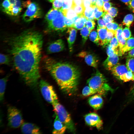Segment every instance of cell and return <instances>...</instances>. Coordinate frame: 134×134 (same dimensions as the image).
I'll return each instance as SVG.
<instances>
[{
    "instance_id": "44dd1931",
    "label": "cell",
    "mask_w": 134,
    "mask_h": 134,
    "mask_svg": "<svg viewBox=\"0 0 134 134\" xmlns=\"http://www.w3.org/2000/svg\"><path fill=\"white\" fill-rule=\"evenodd\" d=\"M134 48V37H131L126 40L125 45L120 52L119 56H121L125 52Z\"/></svg>"
},
{
    "instance_id": "8d00e7d4",
    "label": "cell",
    "mask_w": 134,
    "mask_h": 134,
    "mask_svg": "<svg viewBox=\"0 0 134 134\" xmlns=\"http://www.w3.org/2000/svg\"><path fill=\"white\" fill-rule=\"evenodd\" d=\"M64 0H54L53 2V8L58 10H62Z\"/></svg>"
},
{
    "instance_id": "484cf974",
    "label": "cell",
    "mask_w": 134,
    "mask_h": 134,
    "mask_svg": "<svg viewBox=\"0 0 134 134\" xmlns=\"http://www.w3.org/2000/svg\"><path fill=\"white\" fill-rule=\"evenodd\" d=\"M62 11L64 16L69 19H73L77 16V14L72 8L62 10Z\"/></svg>"
},
{
    "instance_id": "83f0119b",
    "label": "cell",
    "mask_w": 134,
    "mask_h": 134,
    "mask_svg": "<svg viewBox=\"0 0 134 134\" xmlns=\"http://www.w3.org/2000/svg\"><path fill=\"white\" fill-rule=\"evenodd\" d=\"M82 94L84 96H88L97 94V93L95 90L89 86H86L83 89Z\"/></svg>"
},
{
    "instance_id": "f546056e",
    "label": "cell",
    "mask_w": 134,
    "mask_h": 134,
    "mask_svg": "<svg viewBox=\"0 0 134 134\" xmlns=\"http://www.w3.org/2000/svg\"><path fill=\"white\" fill-rule=\"evenodd\" d=\"M90 40L97 45H99V38L98 32L95 30L92 31L89 35Z\"/></svg>"
},
{
    "instance_id": "681fc988",
    "label": "cell",
    "mask_w": 134,
    "mask_h": 134,
    "mask_svg": "<svg viewBox=\"0 0 134 134\" xmlns=\"http://www.w3.org/2000/svg\"><path fill=\"white\" fill-rule=\"evenodd\" d=\"M103 1L102 0H96L95 4L100 10L103 11Z\"/></svg>"
},
{
    "instance_id": "6da1fadb",
    "label": "cell",
    "mask_w": 134,
    "mask_h": 134,
    "mask_svg": "<svg viewBox=\"0 0 134 134\" xmlns=\"http://www.w3.org/2000/svg\"><path fill=\"white\" fill-rule=\"evenodd\" d=\"M7 51L14 67L25 83L36 87L40 77V63L41 57L43 36L32 29L5 38Z\"/></svg>"
},
{
    "instance_id": "836d02e7",
    "label": "cell",
    "mask_w": 134,
    "mask_h": 134,
    "mask_svg": "<svg viewBox=\"0 0 134 134\" xmlns=\"http://www.w3.org/2000/svg\"><path fill=\"white\" fill-rule=\"evenodd\" d=\"M106 53L108 57H111L115 54L119 56V49H115L110 46L109 44L107 45L106 49Z\"/></svg>"
},
{
    "instance_id": "ac0fdd59",
    "label": "cell",
    "mask_w": 134,
    "mask_h": 134,
    "mask_svg": "<svg viewBox=\"0 0 134 134\" xmlns=\"http://www.w3.org/2000/svg\"><path fill=\"white\" fill-rule=\"evenodd\" d=\"M97 30L99 38V44L104 47L107 34V28H101L98 26Z\"/></svg>"
},
{
    "instance_id": "5bb4252c",
    "label": "cell",
    "mask_w": 134,
    "mask_h": 134,
    "mask_svg": "<svg viewBox=\"0 0 134 134\" xmlns=\"http://www.w3.org/2000/svg\"><path fill=\"white\" fill-rule=\"evenodd\" d=\"M68 34L67 38L69 50L72 52L73 50V45L75 40L77 30L73 27H68L67 32Z\"/></svg>"
},
{
    "instance_id": "8fae6325",
    "label": "cell",
    "mask_w": 134,
    "mask_h": 134,
    "mask_svg": "<svg viewBox=\"0 0 134 134\" xmlns=\"http://www.w3.org/2000/svg\"><path fill=\"white\" fill-rule=\"evenodd\" d=\"M65 48L64 41L59 39L50 43L47 48V52L48 54L58 52L64 50Z\"/></svg>"
},
{
    "instance_id": "e575fe53",
    "label": "cell",
    "mask_w": 134,
    "mask_h": 134,
    "mask_svg": "<svg viewBox=\"0 0 134 134\" xmlns=\"http://www.w3.org/2000/svg\"><path fill=\"white\" fill-rule=\"evenodd\" d=\"M72 8L74 10L77 15L83 14L85 8L83 5H76L73 4Z\"/></svg>"
},
{
    "instance_id": "ba28073f",
    "label": "cell",
    "mask_w": 134,
    "mask_h": 134,
    "mask_svg": "<svg viewBox=\"0 0 134 134\" xmlns=\"http://www.w3.org/2000/svg\"><path fill=\"white\" fill-rule=\"evenodd\" d=\"M67 28L64 21V15L62 10H59L58 15L52 21L48 23V29L49 31L63 32Z\"/></svg>"
},
{
    "instance_id": "cb8c5ba5",
    "label": "cell",
    "mask_w": 134,
    "mask_h": 134,
    "mask_svg": "<svg viewBox=\"0 0 134 134\" xmlns=\"http://www.w3.org/2000/svg\"><path fill=\"white\" fill-rule=\"evenodd\" d=\"M83 15L88 20H95L94 17V10L92 5L85 8Z\"/></svg>"
},
{
    "instance_id": "f6af8a7d",
    "label": "cell",
    "mask_w": 134,
    "mask_h": 134,
    "mask_svg": "<svg viewBox=\"0 0 134 134\" xmlns=\"http://www.w3.org/2000/svg\"><path fill=\"white\" fill-rule=\"evenodd\" d=\"M95 24L94 20H88L86 23L85 26L91 31L94 29Z\"/></svg>"
},
{
    "instance_id": "3957f363",
    "label": "cell",
    "mask_w": 134,
    "mask_h": 134,
    "mask_svg": "<svg viewBox=\"0 0 134 134\" xmlns=\"http://www.w3.org/2000/svg\"><path fill=\"white\" fill-rule=\"evenodd\" d=\"M107 82L105 77L98 70H97L87 81L88 86L95 90L97 94L100 95L103 94L108 91H113Z\"/></svg>"
},
{
    "instance_id": "9f6ffc18",
    "label": "cell",
    "mask_w": 134,
    "mask_h": 134,
    "mask_svg": "<svg viewBox=\"0 0 134 134\" xmlns=\"http://www.w3.org/2000/svg\"><path fill=\"white\" fill-rule=\"evenodd\" d=\"M9 0L12 7L15 6L16 3V0Z\"/></svg>"
},
{
    "instance_id": "52a82bcc",
    "label": "cell",
    "mask_w": 134,
    "mask_h": 134,
    "mask_svg": "<svg viewBox=\"0 0 134 134\" xmlns=\"http://www.w3.org/2000/svg\"><path fill=\"white\" fill-rule=\"evenodd\" d=\"M7 119L9 126L13 128L20 127L24 123L20 111L16 107L8 106L7 109Z\"/></svg>"
},
{
    "instance_id": "be15d7a7",
    "label": "cell",
    "mask_w": 134,
    "mask_h": 134,
    "mask_svg": "<svg viewBox=\"0 0 134 134\" xmlns=\"http://www.w3.org/2000/svg\"><path fill=\"white\" fill-rule=\"evenodd\" d=\"M51 2H53L54 0H48Z\"/></svg>"
},
{
    "instance_id": "94428289",
    "label": "cell",
    "mask_w": 134,
    "mask_h": 134,
    "mask_svg": "<svg viewBox=\"0 0 134 134\" xmlns=\"http://www.w3.org/2000/svg\"><path fill=\"white\" fill-rule=\"evenodd\" d=\"M96 0H91V3L92 5H96L95 3Z\"/></svg>"
},
{
    "instance_id": "6f0895ef",
    "label": "cell",
    "mask_w": 134,
    "mask_h": 134,
    "mask_svg": "<svg viewBox=\"0 0 134 134\" xmlns=\"http://www.w3.org/2000/svg\"><path fill=\"white\" fill-rule=\"evenodd\" d=\"M121 1L124 3L125 4L128 6L129 2L132 0H120Z\"/></svg>"
},
{
    "instance_id": "d590c367",
    "label": "cell",
    "mask_w": 134,
    "mask_h": 134,
    "mask_svg": "<svg viewBox=\"0 0 134 134\" xmlns=\"http://www.w3.org/2000/svg\"><path fill=\"white\" fill-rule=\"evenodd\" d=\"M92 5L94 10V17L95 20H98L102 16L103 12V11L100 10L96 5Z\"/></svg>"
},
{
    "instance_id": "4dcf8cb0",
    "label": "cell",
    "mask_w": 134,
    "mask_h": 134,
    "mask_svg": "<svg viewBox=\"0 0 134 134\" xmlns=\"http://www.w3.org/2000/svg\"><path fill=\"white\" fill-rule=\"evenodd\" d=\"M134 73L128 70L123 75L120 76L119 79L127 82L133 80Z\"/></svg>"
},
{
    "instance_id": "7a4b0ae2",
    "label": "cell",
    "mask_w": 134,
    "mask_h": 134,
    "mask_svg": "<svg viewBox=\"0 0 134 134\" xmlns=\"http://www.w3.org/2000/svg\"><path fill=\"white\" fill-rule=\"evenodd\" d=\"M43 61L45 68L62 91L69 94L75 91L80 75L77 67L68 63L58 62L48 57L45 58Z\"/></svg>"
},
{
    "instance_id": "8992f818",
    "label": "cell",
    "mask_w": 134,
    "mask_h": 134,
    "mask_svg": "<svg viewBox=\"0 0 134 134\" xmlns=\"http://www.w3.org/2000/svg\"><path fill=\"white\" fill-rule=\"evenodd\" d=\"M23 5L27 7L23 15L24 20L29 22L35 19L40 18L42 16V11L38 4L35 2L28 1L23 3Z\"/></svg>"
},
{
    "instance_id": "4316f807",
    "label": "cell",
    "mask_w": 134,
    "mask_h": 134,
    "mask_svg": "<svg viewBox=\"0 0 134 134\" xmlns=\"http://www.w3.org/2000/svg\"><path fill=\"white\" fill-rule=\"evenodd\" d=\"M134 19V15L132 14H129L124 17L122 22L123 25L129 27L133 22Z\"/></svg>"
},
{
    "instance_id": "ffe728a7",
    "label": "cell",
    "mask_w": 134,
    "mask_h": 134,
    "mask_svg": "<svg viewBox=\"0 0 134 134\" xmlns=\"http://www.w3.org/2000/svg\"><path fill=\"white\" fill-rule=\"evenodd\" d=\"M74 19V28L78 30L82 29L85 25L87 20L83 14L77 15Z\"/></svg>"
},
{
    "instance_id": "f1b7e54d",
    "label": "cell",
    "mask_w": 134,
    "mask_h": 134,
    "mask_svg": "<svg viewBox=\"0 0 134 134\" xmlns=\"http://www.w3.org/2000/svg\"><path fill=\"white\" fill-rule=\"evenodd\" d=\"M22 9L21 7L15 6L5 11L4 12L10 15L16 16L21 12Z\"/></svg>"
},
{
    "instance_id": "91938a15",
    "label": "cell",
    "mask_w": 134,
    "mask_h": 134,
    "mask_svg": "<svg viewBox=\"0 0 134 134\" xmlns=\"http://www.w3.org/2000/svg\"><path fill=\"white\" fill-rule=\"evenodd\" d=\"M131 94L132 97L134 99V85L131 91Z\"/></svg>"
},
{
    "instance_id": "c3c4849f",
    "label": "cell",
    "mask_w": 134,
    "mask_h": 134,
    "mask_svg": "<svg viewBox=\"0 0 134 134\" xmlns=\"http://www.w3.org/2000/svg\"><path fill=\"white\" fill-rule=\"evenodd\" d=\"M97 23L98 26L101 28H105L106 27V24L102 18H100L98 20Z\"/></svg>"
},
{
    "instance_id": "9a60e30c",
    "label": "cell",
    "mask_w": 134,
    "mask_h": 134,
    "mask_svg": "<svg viewBox=\"0 0 134 134\" xmlns=\"http://www.w3.org/2000/svg\"><path fill=\"white\" fill-rule=\"evenodd\" d=\"M56 116L54 122V129L52 131V133L56 134H63L67 129V127L59 120L56 115Z\"/></svg>"
},
{
    "instance_id": "7dc6e473",
    "label": "cell",
    "mask_w": 134,
    "mask_h": 134,
    "mask_svg": "<svg viewBox=\"0 0 134 134\" xmlns=\"http://www.w3.org/2000/svg\"><path fill=\"white\" fill-rule=\"evenodd\" d=\"M112 5L113 4L111 2H104L103 6V11H107Z\"/></svg>"
},
{
    "instance_id": "9c48e42d",
    "label": "cell",
    "mask_w": 134,
    "mask_h": 134,
    "mask_svg": "<svg viewBox=\"0 0 134 134\" xmlns=\"http://www.w3.org/2000/svg\"><path fill=\"white\" fill-rule=\"evenodd\" d=\"M86 123L88 125L96 127L100 129L103 125V122L100 117L95 113H91L86 114L84 117Z\"/></svg>"
},
{
    "instance_id": "60d3db41",
    "label": "cell",
    "mask_w": 134,
    "mask_h": 134,
    "mask_svg": "<svg viewBox=\"0 0 134 134\" xmlns=\"http://www.w3.org/2000/svg\"><path fill=\"white\" fill-rule=\"evenodd\" d=\"M109 44L111 47L114 49H118V48L119 46L118 41L115 35L111 40L109 42Z\"/></svg>"
},
{
    "instance_id": "11a10c76",
    "label": "cell",
    "mask_w": 134,
    "mask_h": 134,
    "mask_svg": "<svg viewBox=\"0 0 134 134\" xmlns=\"http://www.w3.org/2000/svg\"><path fill=\"white\" fill-rule=\"evenodd\" d=\"M134 57V48L130 50L128 53L127 57L128 58Z\"/></svg>"
},
{
    "instance_id": "5b68a950",
    "label": "cell",
    "mask_w": 134,
    "mask_h": 134,
    "mask_svg": "<svg viewBox=\"0 0 134 134\" xmlns=\"http://www.w3.org/2000/svg\"><path fill=\"white\" fill-rule=\"evenodd\" d=\"M39 86L41 94L45 100L52 104L58 101L57 96L53 87L43 80H41Z\"/></svg>"
},
{
    "instance_id": "ab89813d",
    "label": "cell",
    "mask_w": 134,
    "mask_h": 134,
    "mask_svg": "<svg viewBox=\"0 0 134 134\" xmlns=\"http://www.w3.org/2000/svg\"><path fill=\"white\" fill-rule=\"evenodd\" d=\"M122 35L123 37L127 40L130 37L131 35V32L129 27H126L123 30Z\"/></svg>"
},
{
    "instance_id": "b9f144b4",
    "label": "cell",
    "mask_w": 134,
    "mask_h": 134,
    "mask_svg": "<svg viewBox=\"0 0 134 134\" xmlns=\"http://www.w3.org/2000/svg\"><path fill=\"white\" fill-rule=\"evenodd\" d=\"M73 0H64L62 10L72 8Z\"/></svg>"
},
{
    "instance_id": "603a6c76",
    "label": "cell",
    "mask_w": 134,
    "mask_h": 134,
    "mask_svg": "<svg viewBox=\"0 0 134 134\" xmlns=\"http://www.w3.org/2000/svg\"><path fill=\"white\" fill-rule=\"evenodd\" d=\"M59 10L52 8L50 9L46 15L45 19L48 23L55 19L57 16Z\"/></svg>"
},
{
    "instance_id": "7c38bea8",
    "label": "cell",
    "mask_w": 134,
    "mask_h": 134,
    "mask_svg": "<svg viewBox=\"0 0 134 134\" xmlns=\"http://www.w3.org/2000/svg\"><path fill=\"white\" fill-rule=\"evenodd\" d=\"M21 130L24 134H41L39 128L35 125L30 123H24L21 126Z\"/></svg>"
},
{
    "instance_id": "680465c9",
    "label": "cell",
    "mask_w": 134,
    "mask_h": 134,
    "mask_svg": "<svg viewBox=\"0 0 134 134\" xmlns=\"http://www.w3.org/2000/svg\"><path fill=\"white\" fill-rule=\"evenodd\" d=\"M21 3L19 0H16V3L15 6L21 7Z\"/></svg>"
},
{
    "instance_id": "e7e4bbea",
    "label": "cell",
    "mask_w": 134,
    "mask_h": 134,
    "mask_svg": "<svg viewBox=\"0 0 134 134\" xmlns=\"http://www.w3.org/2000/svg\"><path fill=\"white\" fill-rule=\"evenodd\" d=\"M88 0L90 1L91 2V0Z\"/></svg>"
},
{
    "instance_id": "d4e9b609",
    "label": "cell",
    "mask_w": 134,
    "mask_h": 134,
    "mask_svg": "<svg viewBox=\"0 0 134 134\" xmlns=\"http://www.w3.org/2000/svg\"><path fill=\"white\" fill-rule=\"evenodd\" d=\"M91 31L85 25L81 29L80 33L82 38L83 44H84L88 39Z\"/></svg>"
},
{
    "instance_id": "7402d4cb",
    "label": "cell",
    "mask_w": 134,
    "mask_h": 134,
    "mask_svg": "<svg viewBox=\"0 0 134 134\" xmlns=\"http://www.w3.org/2000/svg\"><path fill=\"white\" fill-rule=\"evenodd\" d=\"M9 76H7L1 79L0 81V100L2 101L4 98L6 83Z\"/></svg>"
},
{
    "instance_id": "d6a6232c",
    "label": "cell",
    "mask_w": 134,
    "mask_h": 134,
    "mask_svg": "<svg viewBox=\"0 0 134 134\" xmlns=\"http://www.w3.org/2000/svg\"><path fill=\"white\" fill-rule=\"evenodd\" d=\"M0 64H4L9 65L11 62L10 57L8 55L2 54H0Z\"/></svg>"
},
{
    "instance_id": "4fadbf2b",
    "label": "cell",
    "mask_w": 134,
    "mask_h": 134,
    "mask_svg": "<svg viewBox=\"0 0 134 134\" xmlns=\"http://www.w3.org/2000/svg\"><path fill=\"white\" fill-rule=\"evenodd\" d=\"M90 105L96 110L100 108L103 103V99L100 95L96 94L92 95L88 99Z\"/></svg>"
},
{
    "instance_id": "277c9868",
    "label": "cell",
    "mask_w": 134,
    "mask_h": 134,
    "mask_svg": "<svg viewBox=\"0 0 134 134\" xmlns=\"http://www.w3.org/2000/svg\"><path fill=\"white\" fill-rule=\"evenodd\" d=\"M54 111L59 120L70 131L74 132L75 128L70 116L64 107L58 101L52 104Z\"/></svg>"
},
{
    "instance_id": "f907efd6",
    "label": "cell",
    "mask_w": 134,
    "mask_h": 134,
    "mask_svg": "<svg viewBox=\"0 0 134 134\" xmlns=\"http://www.w3.org/2000/svg\"><path fill=\"white\" fill-rule=\"evenodd\" d=\"M128 6L130 9L134 13V0H132Z\"/></svg>"
},
{
    "instance_id": "bcb514c9",
    "label": "cell",
    "mask_w": 134,
    "mask_h": 134,
    "mask_svg": "<svg viewBox=\"0 0 134 134\" xmlns=\"http://www.w3.org/2000/svg\"><path fill=\"white\" fill-rule=\"evenodd\" d=\"M2 5L4 11L12 7L9 0H4L3 2Z\"/></svg>"
},
{
    "instance_id": "f5cc1de1",
    "label": "cell",
    "mask_w": 134,
    "mask_h": 134,
    "mask_svg": "<svg viewBox=\"0 0 134 134\" xmlns=\"http://www.w3.org/2000/svg\"><path fill=\"white\" fill-rule=\"evenodd\" d=\"M83 0H73V4L76 5H83Z\"/></svg>"
},
{
    "instance_id": "d6986e66",
    "label": "cell",
    "mask_w": 134,
    "mask_h": 134,
    "mask_svg": "<svg viewBox=\"0 0 134 134\" xmlns=\"http://www.w3.org/2000/svg\"><path fill=\"white\" fill-rule=\"evenodd\" d=\"M123 30L122 26L120 25L115 32V35L117 39L119 44V56L121 50L125 46L126 41V40L123 37L122 35Z\"/></svg>"
},
{
    "instance_id": "db71d44e",
    "label": "cell",
    "mask_w": 134,
    "mask_h": 134,
    "mask_svg": "<svg viewBox=\"0 0 134 134\" xmlns=\"http://www.w3.org/2000/svg\"><path fill=\"white\" fill-rule=\"evenodd\" d=\"M119 27V26L117 23L114 22L112 23V30L115 31Z\"/></svg>"
},
{
    "instance_id": "f35d334b",
    "label": "cell",
    "mask_w": 134,
    "mask_h": 134,
    "mask_svg": "<svg viewBox=\"0 0 134 134\" xmlns=\"http://www.w3.org/2000/svg\"><path fill=\"white\" fill-rule=\"evenodd\" d=\"M102 17V18L106 24L114 21L113 18L108 13L107 11H104Z\"/></svg>"
},
{
    "instance_id": "e0dca14e",
    "label": "cell",
    "mask_w": 134,
    "mask_h": 134,
    "mask_svg": "<svg viewBox=\"0 0 134 134\" xmlns=\"http://www.w3.org/2000/svg\"><path fill=\"white\" fill-rule=\"evenodd\" d=\"M111 71L112 74L119 79L120 77L126 73L128 70L126 66L118 63L112 68Z\"/></svg>"
},
{
    "instance_id": "7bdbcfd3",
    "label": "cell",
    "mask_w": 134,
    "mask_h": 134,
    "mask_svg": "<svg viewBox=\"0 0 134 134\" xmlns=\"http://www.w3.org/2000/svg\"><path fill=\"white\" fill-rule=\"evenodd\" d=\"M64 21L65 25L67 27H72L74 28V18L70 19L64 16Z\"/></svg>"
},
{
    "instance_id": "ee69618b",
    "label": "cell",
    "mask_w": 134,
    "mask_h": 134,
    "mask_svg": "<svg viewBox=\"0 0 134 134\" xmlns=\"http://www.w3.org/2000/svg\"><path fill=\"white\" fill-rule=\"evenodd\" d=\"M108 13L113 18L116 17L118 14V9L115 7H111L107 11Z\"/></svg>"
},
{
    "instance_id": "2e32d148",
    "label": "cell",
    "mask_w": 134,
    "mask_h": 134,
    "mask_svg": "<svg viewBox=\"0 0 134 134\" xmlns=\"http://www.w3.org/2000/svg\"><path fill=\"white\" fill-rule=\"evenodd\" d=\"M118 56L115 54L112 57H108L103 63V65L105 68L108 70H111L118 64L119 60Z\"/></svg>"
},
{
    "instance_id": "74e56055",
    "label": "cell",
    "mask_w": 134,
    "mask_h": 134,
    "mask_svg": "<svg viewBox=\"0 0 134 134\" xmlns=\"http://www.w3.org/2000/svg\"><path fill=\"white\" fill-rule=\"evenodd\" d=\"M107 34L105 40L104 47L108 45L110 41L115 35V32L112 30L107 29Z\"/></svg>"
},
{
    "instance_id": "816d5d0a",
    "label": "cell",
    "mask_w": 134,
    "mask_h": 134,
    "mask_svg": "<svg viewBox=\"0 0 134 134\" xmlns=\"http://www.w3.org/2000/svg\"><path fill=\"white\" fill-rule=\"evenodd\" d=\"M91 2L88 0H83V5L85 8L91 5Z\"/></svg>"
},
{
    "instance_id": "6125c7cd",
    "label": "cell",
    "mask_w": 134,
    "mask_h": 134,
    "mask_svg": "<svg viewBox=\"0 0 134 134\" xmlns=\"http://www.w3.org/2000/svg\"><path fill=\"white\" fill-rule=\"evenodd\" d=\"M104 2H109L110 0H102Z\"/></svg>"
},
{
    "instance_id": "1f68e13d",
    "label": "cell",
    "mask_w": 134,
    "mask_h": 134,
    "mask_svg": "<svg viewBox=\"0 0 134 134\" xmlns=\"http://www.w3.org/2000/svg\"><path fill=\"white\" fill-rule=\"evenodd\" d=\"M126 66L128 70L134 73V58H128L126 60Z\"/></svg>"
},
{
    "instance_id": "30bf717a",
    "label": "cell",
    "mask_w": 134,
    "mask_h": 134,
    "mask_svg": "<svg viewBox=\"0 0 134 134\" xmlns=\"http://www.w3.org/2000/svg\"><path fill=\"white\" fill-rule=\"evenodd\" d=\"M77 56L84 59L88 65L95 68L97 67L99 61L97 57L93 54L86 51H82L79 53Z\"/></svg>"
}]
</instances>
